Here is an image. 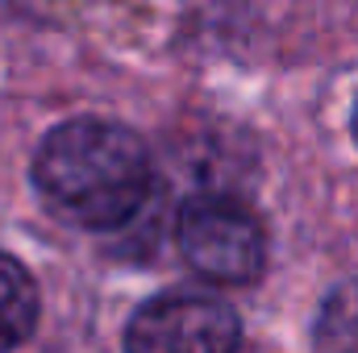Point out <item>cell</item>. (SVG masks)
<instances>
[{
    "label": "cell",
    "mask_w": 358,
    "mask_h": 353,
    "mask_svg": "<svg viewBox=\"0 0 358 353\" xmlns=\"http://www.w3.org/2000/svg\"><path fill=\"white\" fill-rule=\"evenodd\" d=\"M313 353H358V274L325 291L308 324Z\"/></svg>",
    "instance_id": "obj_5"
},
{
    "label": "cell",
    "mask_w": 358,
    "mask_h": 353,
    "mask_svg": "<svg viewBox=\"0 0 358 353\" xmlns=\"http://www.w3.org/2000/svg\"><path fill=\"white\" fill-rule=\"evenodd\" d=\"M42 295L38 283L13 254H0V353H13L25 345L38 329Z\"/></svg>",
    "instance_id": "obj_4"
},
{
    "label": "cell",
    "mask_w": 358,
    "mask_h": 353,
    "mask_svg": "<svg viewBox=\"0 0 358 353\" xmlns=\"http://www.w3.org/2000/svg\"><path fill=\"white\" fill-rule=\"evenodd\" d=\"M179 258L217 287L259 283L267 270V229L259 212L225 191H196L176 212Z\"/></svg>",
    "instance_id": "obj_2"
},
{
    "label": "cell",
    "mask_w": 358,
    "mask_h": 353,
    "mask_svg": "<svg viewBox=\"0 0 358 353\" xmlns=\"http://www.w3.org/2000/svg\"><path fill=\"white\" fill-rule=\"evenodd\" d=\"M125 353H238L242 316L204 287H167L150 295L125 324Z\"/></svg>",
    "instance_id": "obj_3"
},
{
    "label": "cell",
    "mask_w": 358,
    "mask_h": 353,
    "mask_svg": "<svg viewBox=\"0 0 358 353\" xmlns=\"http://www.w3.org/2000/svg\"><path fill=\"white\" fill-rule=\"evenodd\" d=\"M350 133H355V142H358V100H355V112H350Z\"/></svg>",
    "instance_id": "obj_6"
},
{
    "label": "cell",
    "mask_w": 358,
    "mask_h": 353,
    "mask_svg": "<svg viewBox=\"0 0 358 353\" xmlns=\"http://www.w3.org/2000/svg\"><path fill=\"white\" fill-rule=\"evenodd\" d=\"M29 179L63 225L117 233L146 208L155 167L146 142L129 125L108 117H71L38 142Z\"/></svg>",
    "instance_id": "obj_1"
}]
</instances>
